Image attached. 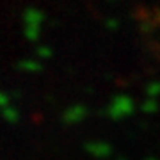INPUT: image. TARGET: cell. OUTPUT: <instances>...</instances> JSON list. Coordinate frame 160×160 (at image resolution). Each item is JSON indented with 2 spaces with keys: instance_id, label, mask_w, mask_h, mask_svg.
I'll return each instance as SVG.
<instances>
[{
  "instance_id": "cell-5",
  "label": "cell",
  "mask_w": 160,
  "mask_h": 160,
  "mask_svg": "<svg viewBox=\"0 0 160 160\" xmlns=\"http://www.w3.org/2000/svg\"><path fill=\"white\" fill-rule=\"evenodd\" d=\"M146 94H148V98L157 100L158 94H160V82H151V84L146 87Z\"/></svg>"
},
{
  "instance_id": "cell-2",
  "label": "cell",
  "mask_w": 160,
  "mask_h": 160,
  "mask_svg": "<svg viewBox=\"0 0 160 160\" xmlns=\"http://www.w3.org/2000/svg\"><path fill=\"white\" fill-rule=\"evenodd\" d=\"M86 149H87V153L92 155L94 158H107L112 153V148H110L109 142H98V141L89 142L86 146Z\"/></svg>"
},
{
  "instance_id": "cell-3",
  "label": "cell",
  "mask_w": 160,
  "mask_h": 160,
  "mask_svg": "<svg viewBox=\"0 0 160 160\" xmlns=\"http://www.w3.org/2000/svg\"><path fill=\"white\" fill-rule=\"evenodd\" d=\"M84 118H86V109L80 107V105L69 109L68 112L64 114V121H66V123H78V121H82Z\"/></svg>"
},
{
  "instance_id": "cell-1",
  "label": "cell",
  "mask_w": 160,
  "mask_h": 160,
  "mask_svg": "<svg viewBox=\"0 0 160 160\" xmlns=\"http://www.w3.org/2000/svg\"><path fill=\"white\" fill-rule=\"evenodd\" d=\"M133 100L128 96H118L109 105V116L112 119H123L133 112Z\"/></svg>"
},
{
  "instance_id": "cell-6",
  "label": "cell",
  "mask_w": 160,
  "mask_h": 160,
  "mask_svg": "<svg viewBox=\"0 0 160 160\" xmlns=\"http://www.w3.org/2000/svg\"><path fill=\"white\" fill-rule=\"evenodd\" d=\"M146 160H157V158H155V157H149V158H146Z\"/></svg>"
},
{
  "instance_id": "cell-4",
  "label": "cell",
  "mask_w": 160,
  "mask_h": 160,
  "mask_svg": "<svg viewBox=\"0 0 160 160\" xmlns=\"http://www.w3.org/2000/svg\"><path fill=\"white\" fill-rule=\"evenodd\" d=\"M142 110L146 114H155V112L158 110V102L153 100V98H148V100L142 103Z\"/></svg>"
}]
</instances>
